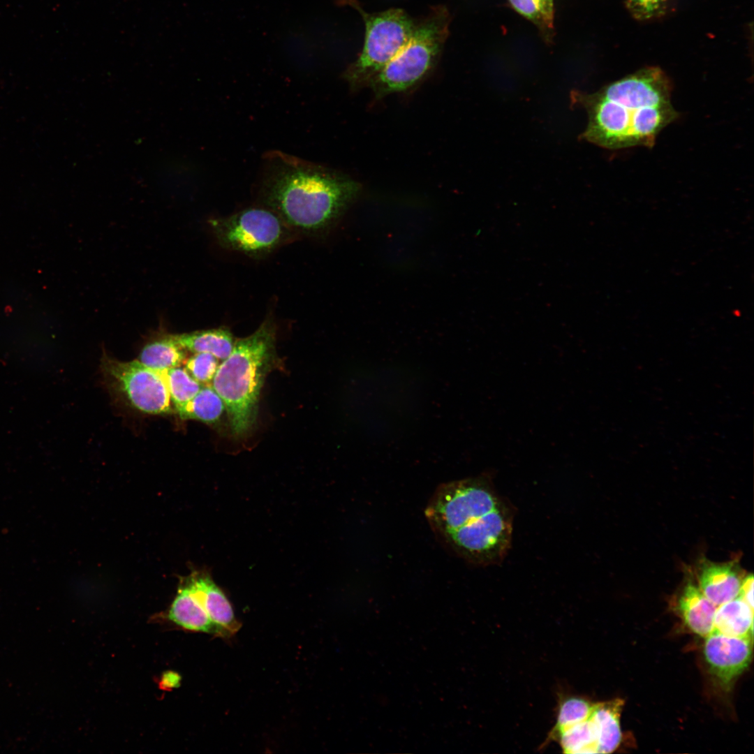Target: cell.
Listing matches in <instances>:
<instances>
[{
    "label": "cell",
    "mask_w": 754,
    "mask_h": 754,
    "mask_svg": "<svg viewBox=\"0 0 754 754\" xmlns=\"http://www.w3.org/2000/svg\"><path fill=\"white\" fill-rule=\"evenodd\" d=\"M503 501L487 474L441 484L428 503L424 515L441 537L500 505Z\"/></svg>",
    "instance_id": "obj_6"
},
{
    "label": "cell",
    "mask_w": 754,
    "mask_h": 754,
    "mask_svg": "<svg viewBox=\"0 0 754 754\" xmlns=\"http://www.w3.org/2000/svg\"><path fill=\"white\" fill-rule=\"evenodd\" d=\"M184 582L214 623L232 635L239 629L229 600L208 575L195 572Z\"/></svg>",
    "instance_id": "obj_11"
},
{
    "label": "cell",
    "mask_w": 754,
    "mask_h": 754,
    "mask_svg": "<svg viewBox=\"0 0 754 754\" xmlns=\"http://www.w3.org/2000/svg\"><path fill=\"white\" fill-rule=\"evenodd\" d=\"M753 608L737 596L717 607L711 632L735 637L753 636Z\"/></svg>",
    "instance_id": "obj_17"
},
{
    "label": "cell",
    "mask_w": 754,
    "mask_h": 754,
    "mask_svg": "<svg viewBox=\"0 0 754 754\" xmlns=\"http://www.w3.org/2000/svg\"><path fill=\"white\" fill-rule=\"evenodd\" d=\"M593 706V702L580 695H559L555 723L541 748H543L554 741L555 738L566 729L587 719Z\"/></svg>",
    "instance_id": "obj_18"
},
{
    "label": "cell",
    "mask_w": 754,
    "mask_h": 754,
    "mask_svg": "<svg viewBox=\"0 0 754 754\" xmlns=\"http://www.w3.org/2000/svg\"><path fill=\"white\" fill-rule=\"evenodd\" d=\"M677 607L686 626L691 631L703 637L711 633L717 606L695 583L688 582L684 586L678 599Z\"/></svg>",
    "instance_id": "obj_15"
},
{
    "label": "cell",
    "mask_w": 754,
    "mask_h": 754,
    "mask_svg": "<svg viewBox=\"0 0 754 754\" xmlns=\"http://www.w3.org/2000/svg\"><path fill=\"white\" fill-rule=\"evenodd\" d=\"M171 336L183 349L208 353L223 360L230 354L235 341L230 331L223 327Z\"/></svg>",
    "instance_id": "obj_16"
},
{
    "label": "cell",
    "mask_w": 754,
    "mask_h": 754,
    "mask_svg": "<svg viewBox=\"0 0 754 754\" xmlns=\"http://www.w3.org/2000/svg\"><path fill=\"white\" fill-rule=\"evenodd\" d=\"M753 636L735 637L711 632L705 637L704 656L710 672L725 686H730L748 666Z\"/></svg>",
    "instance_id": "obj_10"
},
{
    "label": "cell",
    "mask_w": 754,
    "mask_h": 754,
    "mask_svg": "<svg viewBox=\"0 0 754 754\" xmlns=\"http://www.w3.org/2000/svg\"><path fill=\"white\" fill-rule=\"evenodd\" d=\"M219 360L208 353H195L186 363V369L201 385L212 381L219 367Z\"/></svg>",
    "instance_id": "obj_22"
},
{
    "label": "cell",
    "mask_w": 754,
    "mask_h": 754,
    "mask_svg": "<svg viewBox=\"0 0 754 754\" xmlns=\"http://www.w3.org/2000/svg\"><path fill=\"white\" fill-rule=\"evenodd\" d=\"M166 383L175 408L178 411L202 387L186 369L176 367L165 372Z\"/></svg>",
    "instance_id": "obj_21"
},
{
    "label": "cell",
    "mask_w": 754,
    "mask_h": 754,
    "mask_svg": "<svg viewBox=\"0 0 754 754\" xmlns=\"http://www.w3.org/2000/svg\"><path fill=\"white\" fill-rule=\"evenodd\" d=\"M179 683V677L173 672H167L163 675L162 683L165 687H177Z\"/></svg>",
    "instance_id": "obj_27"
},
{
    "label": "cell",
    "mask_w": 754,
    "mask_h": 754,
    "mask_svg": "<svg viewBox=\"0 0 754 754\" xmlns=\"http://www.w3.org/2000/svg\"><path fill=\"white\" fill-rule=\"evenodd\" d=\"M353 6L365 25L362 50L345 73L349 84L357 87L369 83L399 52L411 39L417 22L401 8L369 13L357 3Z\"/></svg>",
    "instance_id": "obj_5"
},
{
    "label": "cell",
    "mask_w": 754,
    "mask_h": 754,
    "mask_svg": "<svg viewBox=\"0 0 754 754\" xmlns=\"http://www.w3.org/2000/svg\"><path fill=\"white\" fill-rule=\"evenodd\" d=\"M512 513L504 501L495 509L439 537L458 556L479 566L500 563L510 547Z\"/></svg>",
    "instance_id": "obj_8"
},
{
    "label": "cell",
    "mask_w": 754,
    "mask_h": 754,
    "mask_svg": "<svg viewBox=\"0 0 754 754\" xmlns=\"http://www.w3.org/2000/svg\"><path fill=\"white\" fill-rule=\"evenodd\" d=\"M275 341L274 325L267 319L253 334L235 341L212 380L237 436L255 424L261 389L276 362Z\"/></svg>",
    "instance_id": "obj_3"
},
{
    "label": "cell",
    "mask_w": 754,
    "mask_h": 754,
    "mask_svg": "<svg viewBox=\"0 0 754 754\" xmlns=\"http://www.w3.org/2000/svg\"><path fill=\"white\" fill-rule=\"evenodd\" d=\"M669 0H626V7L635 19L647 21L665 14Z\"/></svg>",
    "instance_id": "obj_23"
},
{
    "label": "cell",
    "mask_w": 754,
    "mask_h": 754,
    "mask_svg": "<svg viewBox=\"0 0 754 754\" xmlns=\"http://www.w3.org/2000/svg\"><path fill=\"white\" fill-rule=\"evenodd\" d=\"M170 621L192 631L203 632L223 637L232 634L225 628L214 623L202 605L184 582L168 613Z\"/></svg>",
    "instance_id": "obj_13"
},
{
    "label": "cell",
    "mask_w": 754,
    "mask_h": 754,
    "mask_svg": "<svg viewBox=\"0 0 754 754\" xmlns=\"http://www.w3.org/2000/svg\"><path fill=\"white\" fill-rule=\"evenodd\" d=\"M697 576L699 588L717 607L738 596L743 579L737 564L732 561H703Z\"/></svg>",
    "instance_id": "obj_12"
},
{
    "label": "cell",
    "mask_w": 754,
    "mask_h": 754,
    "mask_svg": "<svg viewBox=\"0 0 754 754\" xmlns=\"http://www.w3.org/2000/svg\"><path fill=\"white\" fill-rule=\"evenodd\" d=\"M623 705L624 701L620 698L593 703L589 720L597 753H611L619 748L622 739L620 718Z\"/></svg>",
    "instance_id": "obj_14"
},
{
    "label": "cell",
    "mask_w": 754,
    "mask_h": 754,
    "mask_svg": "<svg viewBox=\"0 0 754 754\" xmlns=\"http://www.w3.org/2000/svg\"><path fill=\"white\" fill-rule=\"evenodd\" d=\"M672 83L659 67L639 69L588 94L574 91L588 124L581 138L609 149L652 147L679 113L672 103Z\"/></svg>",
    "instance_id": "obj_1"
},
{
    "label": "cell",
    "mask_w": 754,
    "mask_h": 754,
    "mask_svg": "<svg viewBox=\"0 0 754 754\" xmlns=\"http://www.w3.org/2000/svg\"><path fill=\"white\" fill-rule=\"evenodd\" d=\"M450 19L447 8L437 6L417 22L408 43L369 81L376 97L404 91L431 70L448 38Z\"/></svg>",
    "instance_id": "obj_4"
},
{
    "label": "cell",
    "mask_w": 754,
    "mask_h": 754,
    "mask_svg": "<svg viewBox=\"0 0 754 754\" xmlns=\"http://www.w3.org/2000/svg\"><path fill=\"white\" fill-rule=\"evenodd\" d=\"M104 369L116 382L130 403L147 413L161 414L171 411V398L165 371L147 367L138 360L130 362L106 358Z\"/></svg>",
    "instance_id": "obj_9"
},
{
    "label": "cell",
    "mask_w": 754,
    "mask_h": 754,
    "mask_svg": "<svg viewBox=\"0 0 754 754\" xmlns=\"http://www.w3.org/2000/svg\"><path fill=\"white\" fill-rule=\"evenodd\" d=\"M209 223L223 248L256 258L276 249L287 238L290 229L274 212L259 207L212 219Z\"/></svg>",
    "instance_id": "obj_7"
},
{
    "label": "cell",
    "mask_w": 754,
    "mask_h": 754,
    "mask_svg": "<svg viewBox=\"0 0 754 754\" xmlns=\"http://www.w3.org/2000/svg\"><path fill=\"white\" fill-rule=\"evenodd\" d=\"M541 13L548 28L553 31L554 3L553 0H538Z\"/></svg>",
    "instance_id": "obj_26"
},
{
    "label": "cell",
    "mask_w": 754,
    "mask_h": 754,
    "mask_svg": "<svg viewBox=\"0 0 754 754\" xmlns=\"http://www.w3.org/2000/svg\"><path fill=\"white\" fill-rule=\"evenodd\" d=\"M171 335L154 340L142 349L138 360L157 371H165L179 367L185 355Z\"/></svg>",
    "instance_id": "obj_19"
},
{
    "label": "cell",
    "mask_w": 754,
    "mask_h": 754,
    "mask_svg": "<svg viewBox=\"0 0 754 754\" xmlns=\"http://www.w3.org/2000/svg\"><path fill=\"white\" fill-rule=\"evenodd\" d=\"M225 405L212 387H203L177 411L182 419H192L214 424L220 419Z\"/></svg>",
    "instance_id": "obj_20"
},
{
    "label": "cell",
    "mask_w": 754,
    "mask_h": 754,
    "mask_svg": "<svg viewBox=\"0 0 754 754\" xmlns=\"http://www.w3.org/2000/svg\"><path fill=\"white\" fill-rule=\"evenodd\" d=\"M519 14L533 22L540 29L547 43L552 40L553 31L547 26L538 0H508Z\"/></svg>",
    "instance_id": "obj_24"
},
{
    "label": "cell",
    "mask_w": 754,
    "mask_h": 754,
    "mask_svg": "<svg viewBox=\"0 0 754 754\" xmlns=\"http://www.w3.org/2000/svg\"><path fill=\"white\" fill-rule=\"evenodd\" d=\"M753 575L749 574L742 579L738 597L753 608Z\"/></svg>",
    "instance_id": "obj_25"
},
{
    "label": "cell",
    "mask_w": 754,
    "mask_h": 754,
    "mask_svg": "<svg viewBox=\"0 0 754 754\" xmlns=\"http://www.w3.org/2000/svg\"><path fill=\"white\" fill-rule=\"evenodd\" d=\"M359 184L280 151L263 156L260 195L289 228L317 234L330 228L355 199Z\"/></svg>",
    "instance_id": "obj_2"
}]
</instances>
